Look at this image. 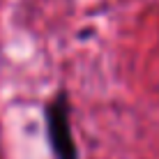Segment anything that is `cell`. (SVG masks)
Listing matches in <instances>:
<instances>
[{"instance_id":"6da1fadb","label":"cell","mask_w":159,"mask_h":159,"mask_svg":"<svg viewBox=\"0 0 159 159\" xmlns=\"http://www.w3.org/2000/svg\"><path fill=\"white\" fill-rule=\"evenodd\" d=\"M46 127H48L51 148L58 155V159H76V145L72 139V127H69V106L65 95H60L56 102L48 104Z\"/></svg>"}]
</instances>
